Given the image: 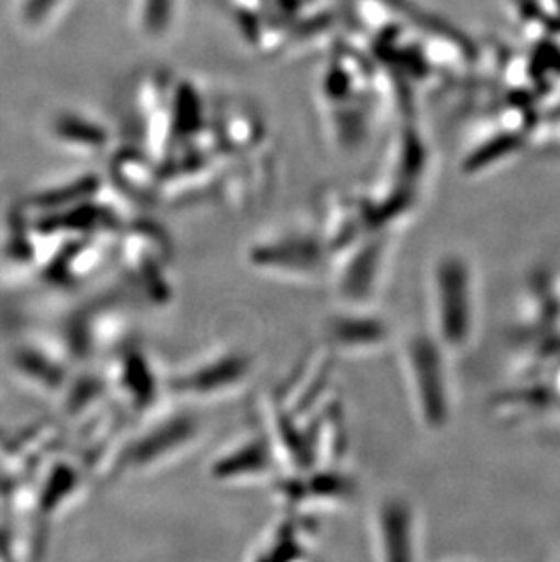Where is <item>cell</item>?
Listing matches in <instances>:
<instances>
[{
  "label": "cell",
  "mask_w": 560,
  "mask_h": 562,
  "mask_svg": "<svg viewBox=\"0 0 560 562\" xmlns=\"http://www.w3.org/2000/svg\"><path fill=\"white\" fill-rule=\"evenodd\" d=\"M199 436L201 426L190 415L166 417L127 442L116 457V462H113V468L119 475L159 470L190 450Z\"/></svg>",
  "instance_id": "1"
},
{
  "label": "cell",
  "mask_w": 560,
  "mask_h": 562,
  "mask_svg": "<svg viewBox=\"0 0 560 562\" xmlns=\"http://www.w3.org/2000/svg\"><path fill=\"white\" fill-rule=\"evenodd\" d=\"M251 376V361L238 351H215L169 379V390L191 403H212L237 393Z\"/></svg>",
  "instance_id": "2"
},
{
  "label": "cell",
  "mask_w": 560,
  "mask_h": 562,
  "mask_svg": "<svg viewBox=\"0 0 560 562\" xmlns=\"http://www.w3.org/2000/svg\"><path fill=\"white\" fill-rule=\"evenodd\" d=\"M402 367L415 412L426 425H443L448 417V393L437 348L423 339H407L402 350Z\"/></svg>",
  "instance_id": "3"
},
{
  "label": "cell",
  "mask_w": 560,
  "mask_h": 562,
  "mask_svg": "<svg viewBox=\"0 0 560 562\" xmlns=\"http://www.w3.org/2000/svg\"><path fill=\"white\" fill-rule=\"evenodd\" d=\"M370 533L382 562L412 561L413 536H417L415 517L404 501L384 499L371 515Z\"/></svg>",
  "instance_id": "4"
},
{
  "label": "cell",
  "mask_w": 560,
  "mask_h": 562,
  "mask_svg": "<svg viewBox=\"0 0 560 562\" xmlns=\"http://www.w3.org/2000/svg\"><path fill=\"white\" fill-rule=\"evenodd\" d=\"M280 473L270 446L262 439L238 440L213 462L212 475L219 483H257Z\"/></svg>",
  "instance_id": "5"
},
{
  "label": "cell",
  "mask_w": 560,
  "mask_h": 562,
  "mask_svg": "<svg viewBox=\"0 0 560 562\" xmlns=\"http://www.w3.org/2000/svg\"><path fill=\"white\" fill-rule=\"evenodd\" d=\"M390 335L379 318L349 312L335 313L326 324V346L329 351L343 356H359L379 350L387 345Z\"/></svg>",
  "instance_id": "6"
},
{
  "label": "cell",
  "mask_w": 560,
  "mask_h": 562,
  "mask_svg": "<svg viewBox=\"0 0 560 562\" xmlns=\"http://www.w3.org/2000/svg\"><path fill=\"white\" fill-rule=\"evenodd\" d=\"M115 372L116 387H121L122 395L132 403L130 406L148 409L155 395L154 373L148 362L137 353H126L121 359V368L115 367Z\"/></svg>",
  "instance_id": "7"
}]
</instances>
